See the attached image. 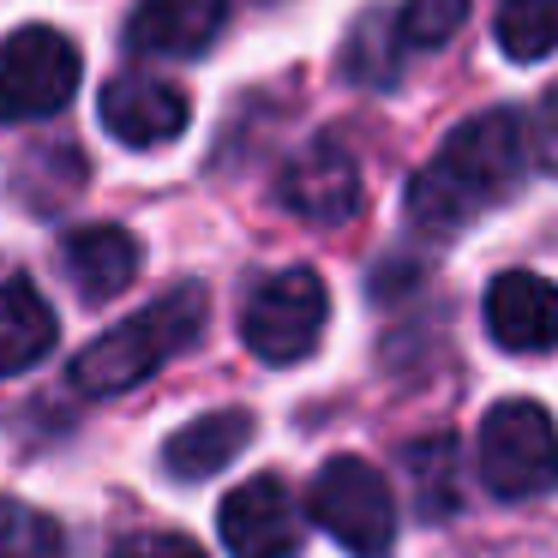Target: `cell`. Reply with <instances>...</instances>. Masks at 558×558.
I'll return each mask as SVG.
<instances>
[{"mask_svg":"<svg viewBox=\"0 0 558 558\" xmlns=\"http://www.w3.org/2000/svg\"><path fill=\"white\" fill-rule=\"evenodd\" d=\"M529 162H534V145H529L522 114H510V109L474 114L409 181V222L421 234H433V241H450L469 222H481L493 205H505L522 186Z\"/></svg>","mask_w":558,"mask_h":558,"instance_id":"cell-1","label":"cell"},{"mask_svg":"<svg viewBox=\"0 0 558 558\" xmlns=\"http://www.w3.org/2000/svg\"><path fill=\"white\" fill-rule=\"evenodd\" d=\"M198 337H205V289L181 282L162 301H150L145 313H133L126 325H114L97 342H85L73 354V366H66V385L78 397H121V390L145 385L150 373H162Z\"/></svg>","mask_w":558,"mask_h":558,"instance_id":"cell-2","label":"cell"},{"mask_svg":"<svg viewBox=\"0 0 558 558\" xmlns=\"http://www.w3.org/2000/svg\"><path fill=\"white\" fill-rule=\"evenodd\" d=\"M481 481L493 498L505 505H522V498H541L558 474V433L546 402L534 397H510L493 402L481 421Z\"/></svg>","mask_w":558,"mask_h":558,"instance_id":"cell-3","label":"cell"},{"mask_svg":"<svg viewBox=\"0 0 558 558\" xmlns=\"http://www.w3.org/2000/svg\"><path fill=\"white\" fill-rule=\"evenodd\" d=\"M306 517L349 558H390V546H397V498H390L385 474L366 469L361 457H330L313 474Z\"/></svg>","mask_w":558,"mask_h":558,"instance_id":"cell-4","label":"cell"},{"mask_svg":"<svg viewBox=\"0 0 558 558\" xmlns=\"http://www.w3.org/2000/svg\"><path fill=\"white\" fill-rule=\"evenodd\" d=\"M325 325H330V294H325V277L306 265L265 277L241 306V342L265 366L306 361L318 349V337H325Z\"/></svg>","mask_w":558,"mask_h":558,"instance_id":"cell-5","label":"cell"},{"mask_svg":"<svg viewBox=\"0 0 558 558\" xmlns=\"http://www.w3.org/2000/svg\"><path fill=\"white\" fill-rule=\"evenodd\" d=\"M78 49L54 25H25L0 43V121H49L78 97Z\"/></svg>","mask_w":558,"mask_h":558,"instance_id":"cell-6","label":"cell"},{"mask_svg":"<svg viewBox=\"0 0 558 558\" xmlns=\"http://www.w3.org/2000/svg\"><path fill=\"white\" fill-rule=\"evenodd\" d=\"M217 534L229 558H301L306 517L282 474H253L217 505Z\"/></svg>","mask_w":558,"mask_h":558,"instance_id":"cell-7","label":"cell"},{"mask_svg":"<svg viewBox=\"0 0 558 558\" xmlns=\"http://www.w3.org/2000/svg\"><path fill=\"white\" fill-rule=\"evenodd\" d=\"M97 114H102V133L121 138L126 150H157V145H174L193 121V97L169 78H145V73H121L102 85L97 97Z\"/></svg>","mask_w":558,"mask_h":558,"instance_id":"cell-8","label":"cell"},{"mask_svg":"<svg viewBox=\"0 0 558 558\" xmlns=\"http://www.w3.org/2000/svg\"><path fill=\"white\" fill-rule=\"evenodd\" d=\"M277 198L289 217L313 222V229H337V222H349L361 210V169H354V157L337 138H318L282 169Z\"/></svg>","mask_w":558,"mask_h":558,"instance_id":"cell-9","label":"cell"},{"mask_svg":"<svg viewBox=\"0 0 558 558\" xmlns=\"http://www.w3.org/2000/svg\"><path fill=\"white\" fill-rule=\"evenodd\" d=\"M229 25V0H138L126 13V49L162 54V61H193Z\"/></svg>","mask_w":558,"mask_h":558,"instance_id":"cell-10","label":"cell"},{"mask_svg":"<svg viewBox=\"0 0 558 558\" xmlns=\"http://www.w3.org/2000/svg\"><path fill=\"white\" fill-rule=\"evenodd\" d=\"M486 337L505 354H546L558 337V301L553 282L534 270H505L486 289Z\"/></svg>","mask_w":558,"mask_h":558,"instance_id":"cell-11","label":"cell"},{"mask_svg":"<svg viewBox=\"0 0 558 558\" xmlns=\"http://www.w3.org/2000/svg\"><path fill=\"white\" fill-rule=\"evenodd\" d=\"M138 265H145V246L126 229H114V222H90V229H73L61 241V270L78 289V301H90V306L133 289Z\"/></svg>","mask_w":558,"mask_h":558,"instance_id":"cell-12","label":"cell"},{"mask_svg":"<svg viewBox=\"0 0 558 558\" xmlns=\"http://www.w3.org/2000/svg\"><path fill=\"white\" fill-rule=\"evenodd\" d=\"M54 342H61V318L37 294V282L7 277L0 282V378H19L31 366H43Z\"/></svg>","mask_w":558,"mask_h":558,"instance_id":"cell-13","label":"cell"},{"mask_svg":"<svg viewBox=\"0 0 558 558\" xmlns=\"http://www.w3.org/2000/svg\"><path fill=\"white\" fill-rule=\"evenodd\" d=\"M246 438H253V414L246 409H217V414H198V421H186L181 433L162 445V469L174 474V481H210V474H222L234 457L246 450Z\"/></svg>","mask_w":558,"mask_h":558,"instance_id":"cell-14","label":"cell"},{"mask_svg":"<svg viewBox=\"0 0 558 558\" xmlns=\"http://www.w3.org/2000/svg\"><path fill=\"white\" fill-rule=\"evenodd\" d=\"M402 474H409V486H414L421 522L457 517V505H462V450H457L450 433L409 438V445H402Z\"/></svg>","mask_w":558,"mask_h":558,"instance_id":"cell-15","label":"cell"},{"mask_svg":"<svg viewBox=\"0 0 558 558\" xmlns=\"http://www.w3.org/2000/svg\"><path fill=\"white\" fill-rule=\"evenodd\" d=\"M498 49L534 66L553 54V0H498Z\"/></svg>","mask_w":558,"mask_h":558,"instance_id":"cell-16","label":"cell"},{"mask_svg":"<svg viewBox=\"0 0 558 558\" xmlns=\"http://www.w3.org/2000/svg\"><path fill=\"white\" fill-rule=\"evenodd\" d=\"M469 19V0H409L397 13V49H445Z\"/></svg>","mask_w":558,"mask_h":558,"instance_id":"cell-17","label":"cell"},{"mask_svg":"<svg viewBox=\"0 0 558 558\" xmlns=\"http://www.w3.org/2000/svg\"><path fill=\"white\" fill-rule=\"evenodd\" d=\"M0 558H61V529L43 510L0 498Z\"/></svg>","mask_w":558,"mask_h":558,"instance_id":"cell-18","label":"cell"},{"mask_svg":"<svg viewBox=\"0 0 558 558\" xmlns=\"http://www.w3.org/2000/svg\"><path fill=\"white\" fill-rule=\"evenodd\" d=\"M114 558H205V546L186 534H133Z\"/></svg>","mask_w":558,"mask_h":558,"instance_id":"cell-19","label":"cell"}]
</instances>
